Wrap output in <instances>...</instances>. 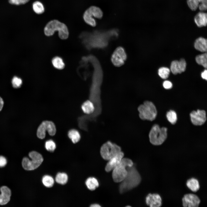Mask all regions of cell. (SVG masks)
I'll list each match as a JSON object with an SVG mask.
<instances>
[{
	"label": "cell",
	"mask_w": 207,
	"mask_h": 207,
	"mask_svg": "<svg viewBox=\"0 0 207 207\" xmlns=\"http://www.w3.org/2000/svg\"><path fill=\"white\" fill-rule=\"evenodd\" d=\"M128 173L126 176L121 182L119 186L120 193H123L138 186L140 183L141 178L136 168L133 166L127 168Z\"/></svg>",
	"instance_id": "obj_1"
},
{
	"label": "cell",
	"mask_w": 207,
	"mask_h": 207,
	"mask_svg": "<svg viewBox=\"0 0 207 207\" xmlns=\"http://www.w3.org/2000/svg\"><path fill=\"white\" fill-rule=\"evenodd\" d=\"M58 31L59 37L62 39H66L68 37L69 32L66 24L59 21L54 20L50 21L44 28L45 34L47 36L53 35L55 32Z\"/></svg>",
	"instance_id": "obj_2"
},
{
	"label": "cell",
	"mask_w": 207,
	"mask_h": 207,
	"mask_svg": "<svg viewBox=\"0 0 207 207\" xmlns=\"http://www.w3.org/2000/svg\"><path fill=\"white\" fill-rule=\"evenodd\" d=\"M133 165V162L130 159L123 158L120 163L113 170L112 177L114 181L117 183L121 182L126 176L127 168Z\"/></svg>",
	"instance_id": "obj_3"
},
{
	"label": "cell",
	"mask_w": 207,
	"mask_h": 207,
	"mask_svg": "<svg viewBox=\"0 0 207 207\" xmlns=\"http://www.w3.org/2000/svg\"><path fill=\"white\" fill-rule=\"evenodd\" d=\"M167 128L165 127L160 128L158 125H154L152 127L149 134L150 143L154 145L162 144L167 138Z\"/></svg>",
	"instance_id": "obj_4"
},
{
	"label": "cell",
	"mask_w": 207,
	"mask_h": 207,
	"mask_svg": "<svg viewBox=\"0 0 207 207\" xmlns=\"http://www.w3.org/2000/svg\"><path fill=\"white\" fill-rule=\"evenodd\" d=\"M140 118L143 120L152 121L156 118L157 114L156 107L151 102L146 101L138 108Z\"/></svg>",
	"instance_id": "obj_5"
},
{
	"label": "cell",
	"mask_w": 207,
	"mask_h": 207,
	"mask_svg": "<svg viewBox=\"0 0 207 207\" xmlns=\"http://www.w3.org/2000/svg\"><path fill=\"white\" fill-rule=\"evenodd\" d=\"M29 156L31 160L27 157H24L22 160V165L23 168L28 170H33L39 167L43 162V159L39 153L33 151L30 152Z\"/></svg>",
	"instance_id": "obj_6"
},
{
	"label": "cell",
	"mask_w": 207,
	"mask_h": 207,
	"mask_svg": "<svg viewBox=\"0 0 207 207\" xmlns=\"http://www.w3.org/2000/svg\"><path fill=\"white\" fill-rule=\"evenodd\" d=\"M103 15V12L100 8L96 6H92L85 11L83 15V18L86 23L94 27L96 25V22L94 18H101Z\"/></svg>",
	"instance_id": "obj_7"
},
{
	"label": "cell",
	"mask_w": 207,
	"mask_h": 207,
	"mask_svg": "<svg viewBox=\"0 0 207 207\" xmlns=\"http://www.w3.org/2000/svg\"><path fill=\"white\" fill-rule=\"evenodd\" d=\"M121 151V149L119 146L110 141H108L101 146L100 152L103 159L109 160Z\"/></svg>",
	"instance_id": "obj_8"
},
{
	"label": "cell",
	"mask_w": 207,
	"mask_h": 207,
	"mask_svg": "<svg viewBox=\"0 0 207 207\" xmlns=\"http://www.w3.org/2000/svg\"><path fill=\"white\" fill-rule=\"evenodd\" d=\"M47 131L49 135H54L56 133V129L54 124L52 122L45 121L42 122L38 127L37 131V135L41 139H44L46 135Z\"/></svg>",
	"instance_id": "obj_9"
},
{
	"label": "cell",
	"mask_w": 207,
	"mask_h": 207,
	"mask_svg": "<svg viewBox=\"0 0 207 207\" xmlns=\"http://www.w3.org/2000/svg\"><path fill=\"white\" fill-rule=\"evenodd\" d=\"M126 59V55L124 49L121 47L117 48L111 57V61L115 66L120 67L123 65Z\"/></svg>",
	"instance_id": "obj_10"
},
{
	"label": "cell",
	"mask_w": 207,
	"mask_h": 207,
	"mask_svg": "<svg viewBox=\"0 0 207 207\" xmlns=\"http://www.w3.org/2000/svg\"><path fill=\"white\" fill-rule=\"evenodd\" d=\"M190 116L192 123L195 125H201L206 120V112L204 110L193 111L190 113Z\"/></svg>",
	"instance_id": "obj_11"
},
{
	"label": "cell",
	"mask_w": 207,
	"mask_h": 207,
	"mask_svg": "<svg viewBox=\"0 0 207 207\" xmlns=\"http://www.w3.org/2000/svg\"><path fill=\"white\" fill-rule=\"evenodd\" d=\"M184 207H197L199 206L200 200L196 195L192 193L185 195L182 199Z\"/></svg>",
	"instance_id": "obj_12"
},
{
	"label": "cell",
	"mask_w": 207,
	"mask_h": 207,
	"mask_svg": "<svg viewBox=\"0 0 207 207\" xmlns=\"http://www.w3.org/2000/svg\"><path fill=\"white\" fill-rule=\"evenodd\" d=\"M124 156V153L121 151L111 158L108 160L109 161L106 165L105 170L107 172H109L113 170L120 163Z\"/></svg>",
	"instance_id": "obj_13"
},
{
	"label": "cell",
	"mask_w": 207,
	"mask_h": 207,
	"mask_svg": "<svg viewBox=\"0 0 207 207\" xmlns=\"http://www.w3.org/2000/svg\"><path fill=\"white\" fill-rule=\"evenodd\" d=\"M187 3L192 11H195L198 8L201 12H204L207 9V0H187Z\"/></svg>",
	"instance_id": "obj_14"
},
{
	"label": "cell",
	"mask_w": 207,
	"mask_h": 207,
	"mask_svg": "<svg viewBox=\"0 0 207 207\" xmlns=\"http://www.w3.org/2000/svg\"><path fill=\"white\" fill-rule=\"evenodd\" d=\"M145 202L150 207H159L162 205V198L157 193L149 194L146 197Z\"/></svg>",
	"instance_id": "obj_15"
},
{
	"label": "cell",
	"mask_w": 207,
	"mask_h": 207,
	"mask_svg": "<svg viewBox=\"0 0 207 207\" xmlns=\"http://www.w3.org/2000/svg\"><path fill=\"white\" fill-rule=\"evenodd\" d=\"M186 63L184 59H181L179 61H173L170 65V70L172 73L176 74L181 73L185 70Z\"/></svg>",
	"instance_id": "obj_16"
},
{
	"label": "cell",
	"mask_w": 207,
	"mask_h": 207,
	"mask_svg": "<svg viewBox=\"0 0 207 207\" xmlns=\"http://www.w3.org/2000/svg\"><path fill=\"white\" fill-rule=\"evenodd\" d=\"M1 193L0 194V205L7 204L9 201L11 195V191L7 187L3 186L0 189Z\"/></svg>",
	"instance_id": "obj_17"
},
{
	"label": "cell",
	"mask_w": 207,
	"mask_h": 207,
	"mask_svg": "<svg viewBox=\"0 0 207 207\" xmlns=\"http://www.w3.org/2000/svg\"><path fill=\"white\" fill-rule=\"evenodd\" d=\"M194 21L199 27L205 26L207 23V14L204 12L198 13L194 17Z\"/></svg>",
	"instance_id": "obj_18"
},
{
	"label": "cell",
	"mask_w": 207,
	"mask_h": 207,
	"mask_svg": "<svg viewBox=\"0 0 207 207\" xmlns=\"http://www.w3.org/2000/svg\"><path fill=\"white\" fill-rule=\"evenodd\" d=\"M207 41L206 39L200 37L195 40L194 44L195 48L202 52L206 51L207 49Z\"/></svg>",
	"instance_id": "obj_19"
},
{
	"label": "cell",
	"mask_w": 207,
	"mask_h": 207,
	"mask_svg": "<svg viewBox=\"0 0 207 207\" xmlns=\"http://www.w3.org/2000/svg\"><path fill=\"white\" fill-rule=\"evenodd\" d=\"M186 185L189 189L194 192L197 191L200 188L198 180L193 178L189 179L187 181Z\"/></svg>",
	"instance_id": "obj_20"
},
{
	"label": "cell",
	"mask_w": 207,
	"mask_h": 207,
	"mask_svg": "<svg viewBox=\"0 0 207 207\" xmlns=\"http://www.w3.org/2000/svg\"><path fill=\"white\" fill-rule=\"evenodd\" d=\"M81 108L84 112L87 114H92L95 110L94 104L90 100L85 101L82 104Z\"/></svg>",
	"instance_id": "obj_21"
},
{
	"label": "cell",
	"mask_w": 207,
	"mask_h": 207,
	"mask_svg": "<svg viewBox=\"0 0 207 207\" xmlns=\"http://www.w3.org/2000/svg\"><path fill=\"white\" fill-rule=\"evenodd\" d=\"M85 184L87 188L90 190L93 191L98 187L99 183L97 180L94 177H89L85 181Z\"/></svg>",
	"instance_id": "obj_22"
},
{
	"label": "cell",
	"mask_w": 207,
	"mask_h": 207,
	"mask_svg": "<svg viewBox=\"0 0 207 207\" xmlns=\"http://www.w3.org/2000/svg\"><path fill=\"white\" fill-rule=\"evenodd\" d=\"M51 62L53 66L57 69H62L65 67V64L63 59L59 56L53 57L52 60Z\"/></svg>",
	"instance_id": "obj_23"
},
{
	"label": "cell",
	"mask_w": 207,
	"mask_h": 207,
	"mask_svg": "<svg viewBox=\"0 0 207 207\" xmlns=\"http://www.w3.org/2000/svg\"><path fill=\"white\" fill-rule=\"evenodd\" d=\"M68 135L74 143L78 142L80 139V136L79 133L74 129L70 130L68 133Z\"/></svg>",
	"instance_id": "obj_24"
},
{
	"label": "cell",
	"mask_w": 207,
	"mask_h": 207,
	"mask_svg": "<svg viewBox=\"0 0 207 207\" xmlns=\"http://www.w3.org/2000/svg\"><path fill=\"white\" fill-rule=\"evenodd\" d=\"M55 180L57 183L62 185H64L67 182L68 176L64 172H59L56 175Z\"/></svg>",
	"instance_id": "obj_25"
},
{
	"label": "cell",
	"mask_w": 207,
	"mask_h": 207,
	"mask_svg": "<svg viewBox=\"0 0 207 207\" xmlns=\"http://www.w3.org/2000/svg\"><path fill=\"white\" fill-rule=\"evenodd\" d=\"M32 8L34 12L37 14H41L45 11L43 5L40 2L38 1L34 2L32 4Z\"/></svg>",
	"instance_id": "obj_26"
},
{
	"label": "cell",
	"mask_w": 207,
	"mask_h": 207,
	"mask_svg": "<svg viewBox=\"0 0 207 207\" xmlns=\"http://www.w3.org/2000/svg\"><path fill=\"white\" fill-rule=\"evenodd\" d=\"M196 62L199 64L206 68L207 64V54L206 53L197 55L195 58Z\"/></svg>",
	"instance_id": "obj_27"
},
{
	"label": "cell",
	"mask_w": 207,
	"mask_h": 207,
	"mask_svg": "<svg viewBox=\"0 0 207 207\" xmlns=\"http://www.w3.org/2000/svg\"><path fill=\"white\" fill-rule=\"evenodd\" d=\"M42 182L44 185L47 187H51L54 183L53 178L49 175L44 176L42 178Z\"/></svg>",
	"instance_id": "obj_28"
},
{
	"label": "cell",
	"mask_w": 207,
	"mask_h": 207,
	"mask_svg": "<svg viewBox=\"0 0 207 207\" xmlns=\"http://www.w3.org/2000/svg\"><path fill=\"white\" fill-rule=\"evenodd\" d=\"M166 118L168 121L172 124H175L177 120V116L176 112L174 110H170L167 112Z\"/></svg>",
	"instance_id": "obj_29"
},
{
	"label": "cell",
	"mask_w": 207,
	"mask_h": 207,
	"mask_svg": "<svg viewBox=\"0 0 207 207\" xmlns=\"http://www.w3.org/2000/svg\"><path fill=\"white\" fill-rule=\"evenodd\" d=\"M170 72L169 69L166 67H162L160 68L158 70V74L162 78L165 79L168 77Z\"/></svg>",
	"instance_id": "obj_30"
},
{
	"label": "cell",
	"mask_w": 207,
	"mask_h": 207,
	"mask_svg": "<svg viewBox=\"0 0 207 207\" xmlns=\"http://www.w3.org/2000/svg\"><path fill=\"white\" fill-rule=\"evenodd\" d=\"M46 149L50 152H53L56 148L55 143L52 140H49L47 141L45 144Z\"/></svg>",
	"instance_id": "obj_31"
},
{
	"label": "cell",
	"mask_w": 207,
	"mask_h": 207,
	"mask_svg": "<svg viewBox=\"0 0 207 207\" xmlns=\"http://www.w3.org/2000/svg\"><path fill=\"white\" fill-rule=\"evenodd\" d=\"M22 83V81L21 78L17 76L13 77L12 80V83L13 87L15 88L20 87Z\"/></svg>",
	"instance_id": "obj_32"
},
{
	"label": "cell",
	"mask_w": 207,
	"mask_h": 207,
	"mask_svg": "<svg viewBox=\"0 0 207 207\" xmlns=\"http://www.w3.org/2000/svg\"><path fill=\"white\" fill-rule=\"evenodd\" d=\"M30 0H9V3L12 4L19 5L24 4L28 2Z\"/></svg>",
	"instance_id": "obj_33"
},
{
	"label": "cell",
	"mask_w": 207,
	"mask_h": 207,
	"mask_svg": "<svg viewBox=\"0 0 207 207\" xmlns=\"http://www.w3.org/2000/svg\"><path fill=\"white\" fill-rule=\"evenodd\" d=\"M163 86L166 89H171L172 86L171 82L168 80L164 81L163 83Z\"/></svg>",
	"instance_id": "obj_34"
},
{
	"label": "cell",
	"mask_w": 207,
	"mask_h": 207,
	"mask_svg": "<svg viewBox=\"0 0 207 207\" xmlns=\"http://www.w3.org/2000/svg\"><path fill=\"white\" fill-rule=\"evenodd\" d=\"M7 163L6 158L3 156H0V167H2L5 166Z\"/></svg>",
	"instance_id": "obj_35"
},
{
	"label": "cell",
	"mask_w": 207,
	"mask_h": 207,
	"mask_svg": "<svg viewBox=\"0 0 207 207\" xmlns=\"http://www.w3.org/2000/svg\"><path fill=\"white\" fill-rule=\"evenodd\" d=\"M201 76L202 78L205 79L206 80L207 79V71L206 70H205L201 74Z\"/></svg>",
	"instance_id": "obj_36"
},
{
	"label": "cell",
	"mask_w": 207,
	"mask_h": 207,
	"mask_svg": "<svg viewBox=\"0 0 207 207\" xmlns=\"http://www.w3.org/2000/svg\"><path fill=\"white\" fill-rule=\"evenodd\" d=\"M4 104V102L2 99L0 97V111L2 110Z\"/></svg>",
	"instance_id": "obj_37"
},
{
	"label": "cell",
	"mask_w": 207,
	"mask_h": 207,
	"mask_svg": "<svg viewBox=\"0 0 207 207\" xmlns=\"http://www.w3.org/2000/svg\"><path fill=\"white\" fill-rule=\"evenodd\" d=\"M91 207H101V206L97 204H91Z\"/></svg>",
	"instance_id": "obj_38"
}]
</instances>
